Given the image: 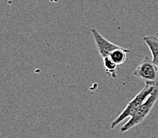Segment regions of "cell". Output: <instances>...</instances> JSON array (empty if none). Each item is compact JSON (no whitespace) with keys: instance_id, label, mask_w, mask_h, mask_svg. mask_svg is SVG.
I'll return each mask as SVG.
<instances>
[{"instance_id":"8992f818","label":"cell","mask_w":158,"mask_h":138,"mask_svg":"<svg viewBox=\"0 0 158 138\" xmlns=\"http://www.w3.org/2000/svg\"><path fill=\"white\" fill-rule=\"evenodd\" d=\"M129 52H130V50L120 47L119 48L112 51L109 56L118 65H120L127 61V53Z\"/></svg>"},{"instance_id":"3957f363","label":"cell","mask_w":158,"mask_h":138,"mask_svg":"<svg viewBox=\"0 0 158 138\" xmlns=\"http://www.w3.org/2000/svg\"><path fill=\"white\" fill-rule=\"evenodd\" d=\"M157 73L158 70L152 62V58L145 56L134 71L133 74L147 83L157 82Z\"/></svg>"},{"instance_id":"52a82bcc","label":"cell","mask_w":158,"mask_h":138,"mask_svg":"<svg viewBox=\"0 0 158 138\" xmlns=\"http://www.w3.org/2000/svg\"><path fill=\"white\" fill-rule=\"evenodd\" d=\"M102 59H103V63H104V67L105 69H106V73L109 76L112 77L113 78H115L116 76H117V64L114 62L110 56L105 57Z\"/></svg>"},{"instance_id":"7a4b0ae2","label":"cell","mask_w":158,"mask_h":138,"mask_svg":"<svg viewBox=\"0 0 158 138\" xmlns=\"http://www.w3.org/2000/svg\"><path fill=\"white\" fill-rule=\"evenodd\" d=\"M158 99V87H156L153 92L151 93L149 97L141 105V106L137 109L135 112L133 114L127 121L123 126L120 128V132H125L130 130L134 126H137L138 125L141 124L144 120L146 118V117L151 112L152 109L154 106L155 103L156 102Z\"/></svg>"},{"instance_id":"6da1fadb","label":"cell","mask_w":158,"mask_h":138,"mask_svg":"<svg viewBox=\"0 0 158 138\" xmlns=\"http://www.w3.org/2000/svg\"><path fill=\"white\" fill-rule=\"evenodd\" d=\"M156 87H158V82L145 83L143 89L134 97V98H133L128 103V105L126 106L123 112L120 114V115L115 120L112 121L111 125H110V129L115 128L118 124L121 123L122 121H124L125 119L130 118L133 115V114L137 110V109L141 106V105L149 97V95Z\"/></svg>"},{"instance_id":"277c9868","label":"cell","mask_w":158,"mask_h":138,"mask_svg":"<svg viewBox=\"0 0 158 138\" xmlns=\"http://www.w3.org/2000/svg\"><path fill=\"white\" fill-rule=\"evenodd\" d=\"M91 33L92 34L94 41H95L97 51H98V52H99V54H100V56L102 58L106 56H109L112 51L120 47L117 44H114V43L106 39V38L103 37L98 31L97 29H91Z\"/></svg>"},{"instance_id":"5b68a950","label":"cell","mask_w":158,"mask_h":138,"mask_svg":"<svg viewBox=\"0 0 158 138\" xmlns=\"http://www.w3.org/2000/svg\"><path fill=\"white\" fill-rule=\"evenodd\" d=\"M142 39L149 47L152 54V62L158 70V38L153 35H148L143 37Z\"/></svg>"}]
</instances>
